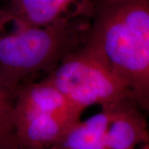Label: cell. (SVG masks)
<instances>
[{
    "instance_id": "6da1fadb",
    "label": "cell",
    "mask_w": 149,
    "mask_h": 149,
    "mask_svg": "<svg viewBox=\"0 0 149 149\" xmlns=\"http://www.w3.org/2000/svg\"><path fill=\"white\" fill-rule=\"evenodd\" d=\"M86 42L99 51L141 109L149 107V0H101Z\"/></svg>"
},
{
    "instance_id": "7a4b0ae2",
    "label": "cell",
    "mask_w": 149,
    "mask_h": 149,
    "mask_svg": "<svg viewBox=\"0 0 149 149\" xmlns=\"http://www.w3.org/2000/svg\"><path fill=\"white\" fill-rule=\"evenodd\" d=\"M18 26L0 34V85L13 97L27 77L49 73L85 42L90 21L80 17L44 27Z\"/></svg>"
},
{
    "instance_id": "3957f363",
    "label": "cell",
    "mask_w": 149,
    "mask_h": 149,
    "mask_svg": "<svg viewBox=\"0 0 149 149\" xmlns=\"http://www.w3.org/2000/svg\"><path fill=\"white\" fill-rule=\"evenodd\" d=\"M45 79L84 111L92 105L104 107L130 97L123 82L86 41L67 54Z\"/></svg>"
},
{
    "instance_id": "277c9868",
    "label": "cell",
    "mask_w": 149,
    "mask_h": 149,
    "mask_svg": "<svg viewBox=\"0 0 149 149\" xmlns=\"http://www.w3.org/2000/svg\"><path fill=\"white\" fill-rule=\"evenodd\" d=\"M95 0H6L1 8L9 22L44 27L80 17H92Z\"/></svg>"
},
{
    "instance_id": "5b68a950",
    "label": "cell",
    "mask_w": 149,
    "mask_h": 149,
    "mask_svg": "<svg viewBox=\"0 0 149 149\" xmlns=\"http://www.w3.org/2000/svg\"><path fill=\"white\" fill-rule=\"evenodd\" d=\"M83 112L45 78L20 87L14 97L13 118L47 114L76 123Z\"/></svg>"
},
{
    "instance_id": "8992f818",
    "label": "cell",
    "mask_w": 149,
    "mask_h": 149,
    "mask_svg": "<svg viewBox=\"0 0 149 149\" xmlns=\"http://www.w3.org/2000/svg\"><path fill=\"white\" fill-rule=\"evenodd\" d=\"M140 109L130 97L102 107L109 117L108 149H136L148 143V124Z\"/></svg>"
},
{
    "instance_id": "52a82bcc",
    "label": "cell",
    "mask_w": 149,
    "mask_h": 149,
    "mask_svg": "<svg viewBox=\"0 0 149 149\" xmlns=\"http://www.w3.org/2000/svg\"><path fill=\"white\" fill-rule=\"evenodd\" d=\"M109 123L104 109L85 121L74 123L49 149H108L106 131Z\"/></svg>"
},
{
    "instance_id": "ba28073f",
    "label": "cell",
    "mask_w": 149,
    "mask_h": 149,
    "mask_svg": "<svg viewBox=\"0 0 149 149\" xmlns=\"http://www.w3.org/2000/svg\"><path fill=\"white\" fill-rule=\"evenodd\" d=\"M14 97L0 85V148L10 139L13 133Z\"/></svg>"
},
{
    "instance_id": "9c48e42d",
    "label": "cell",
    "mask_w": 149,
    "mask_h": 149,
    "mask_svg": "<svg viewBox=\"0 0 149 149\" xmlns=\"http://www.w3.org/2000/svg\"><path fill=\"white\" fill-rule=\"evenodd\" d=\"M8 22H10L9 19L8 18V17L6 16L4 12L0 8V30L3 29V27H4V25Z\"/></svg>"
},
{
    "instance_id": "30bf717a",
    "label": "cell",
    "mask_w": 149,
    "mask_h": 149,
    "mask_svg": "<svg viewBox=\"0 0 149 149\" xmlns=\"http://www.w3.org/2000/svg\"><path fill=\"white\" fill-rule=\"evenodd\" d=\"M0 149H27V148H21V147H18L17 146L16 144L14 143L13 142L12 139H9V141L6 144H4L3 147H1Z\"/></svg>"
},
{
    "instance_id": "8fae6325",
    "label": "cell",
    "mask_w": 149,
    "mask_h": 149,
    "mask_svg": "<svg viewBox=\"0 0 149 149\" xmlns=\"http://www.w3.org/2000/svg\"><path fill=\"white\" fill-rule=\"evenodd\" d=\"M148 143L144 144V145H143V146H141V147H139V148H138L136 149H145L146 148H148Z\"/></svg>"
},
{
    "instance_id": "7c38bea8",
    "label": "cell",
    "mask_w": 149,
    "mask_h": 149,
    "mask_svg": "<svg viewBox=\"0 0 149 149\" xmlns=\"http://www.w3.org/2000/svg\"><path fill=\"white\" fill-rule=\"evenodd\" d=\"M5 1H6V0H0V2H3V3H4Z\"/></svg>"
},
{
    "instance_id": "4fadbf2b",
    "label": "cell",
    "mask_w": 149,
    "mask_h": 149,
    "mask_svg": "<svg viewBox=\"0 0 149 149\" xmlns=\"http://www.w3.org/2000/svg\"><path fill=\"white\" fill-rule=\"evenodd\" d=\"M145 149H148V148H146Z\"/></svg>"
}]
</instances>
